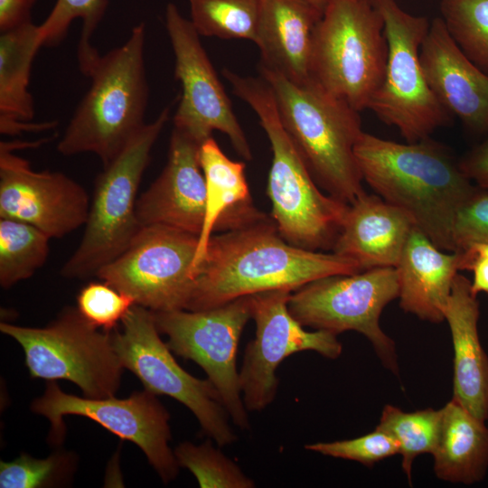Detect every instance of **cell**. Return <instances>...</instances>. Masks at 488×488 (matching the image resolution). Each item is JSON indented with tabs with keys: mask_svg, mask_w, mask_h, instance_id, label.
Segmentation results:
<instances>
[{
	"mask_svg": "<svg viewBox=\"0 0 488 488\" xmlns=\"http://www.w3.org/2000/svg\"><path fill=\"white\" fill-rule=\"evenodd\" d=\"M305 448L323 455L355 461L366 466H371L399 452L398 442L378 429L352 439L308 444Z\"/></svg>",
	"mask_w": 488,
	"mask_h": 488,
	"instance_id": "obj_35",
	"label": "cell"
},
{
	"mask_svg": "<svg viewBox=\"0 0 488 488\" xmlns=\"http://www.w3.org/2000/svg\"><path fill=\"white\" fill-rule=\"evenodd\" d=\"M354 153L363 181L436 247L454 252L455 215L478 186L447 148L430 137L398 143L362 132Z\"/></svg>",
	"mask_w": 488,
	"mask_h": 488,
	"instance_id": "obj_2",
	"label": "cell"
},
{
	"mask_svg": "<svg viewBox=\"0 0 488 488\" xmlns=\"http://www.w3.org/2000/svg\"><path fill=\"white\" fill-rule=\"evenodd\" d=\"M5 141L0 143V218L29 223L48 237L62 238L85 225L86 190L61 172L34 171Z\"/></svg>",
	"mask_w": 488,
	"mask_h": 488,
	"instance_id": "obj_17",
	"label": "cell"
},
{
	"mask_svg": "<svg viewBox=\"0 0 488 488\" xmlns=\"http://www.w3.org/2000/svg\"><path fill=\"white\" fill-rule=\"evenodd\" d=\"M190 21L200 36L256 43L265 0H188Z\"/></svg>",
	"mask_w": 488,
	"mask_h": 488,
	"instance_id": "obj_27",
	"label": "cell"
},
{
	"mask_svg": "<svg viewBox=\"0 0 488 488\" xmlns=\"http://www.w3.org/2000/svg\"><path fill=\"white\" fill-rule=\"evenodd\" d=\"M36 0H0V32L31 22V9Z\"/></svg>",
	"mask_w": 488,
	"mask_h": 488,
	"instance_id": "obj_39",
	"label": "cell"
},
{
	"mask_svg": "<svg viewBox=\"0 0 488 488\" xmlns=\"http://www.w3.org/2000/svg\"><path fill=\"white\" fill-rule=\"evenodd\" d=\"M421 230L412 228L396 267L400 308L438 324L458 268V253H446Z\"/></svg>",
	"mask_w": 488,
	"mask_h": 488,
	"instance_id": "obj_24",
	"label": "cell"
},
{
	"mask_svg": "<svg viewBox=\"0 0 488 488\" xmlns=\"http://www.w3.org/2000/svg\"><path fill=\"white\" fill-rule=\"evenodd\" d=\"M121 324L120 331H111V340L122 366L141 380L145 389L187 407L218 446L235 443L238 436L218 390L208 379H198L178 364L160 337L153 311L136 304Z\"/></svg>",
	"mask_w": 488,
	"mask_h": 488,
	"instance_id": "obj_11",
	"label": "cell"
},
{
	"mask_svg": "<svg viewBox=\"0 0 488 488\" xmlns=\"http://www.w3.org/2000/svg\"><path fill=\"white\" fill-rule=\"evenodd\" d=\"M165 27L174 54V76L182 86L174 127L201 145L218 130L228 136L238 155L251 160L248 139L200 34L173 3L165 9Z\"/></svg>",
	"mask_w": 488,
	"mask_h": 488,
	"instance_id": "obj_15",
	"label": "cell"
},
{
	"mask_svg": "<svg viewBox=\"0 0 488 488\" xmlns=\"http://www.w3.org/2000/svg\"><path fill=\"white\" fill-rule=\"evenodd\" d=\"M480 304L471 281L456 274L444 317L454 349L453 399L481 420H488V355L478 333Z\"/></svg>",
	"mask_w": 488,
	"mask_h": 488,
	"instance_id": "obj_21",
	"label": "cell"
},
{
	"mask_svg": "<svg viewBox=\"0 0 488 488\" xmlns=\"http://www.w3.org/2000/svg\"><path fill=\"white\" fill-rule=\"evenodd\" d=\"M384 21L371 0H329L312 43L310 76L355 110L368 109L385 72Z\"/></svg>",
	"mask_w": 488,
	"mask_h": 488,
	"instance_id": "obj_6",
	"label": "cell"
},
{
	"mask_svg": "<svg viewBox=\"0 0 488 488\" xmlns=\"http://www.w3.org/2000/svg\"><path fill=\"white\" fill-rule=\"evenodd\" d=\"M291 294L288 290H271L251 295L255 338L246 345L239 371L248 411H262L274 401L279 385L276 371L286 358L304 351L333 360L342 354L337 334L324 330L309 332L291 314Z\"/></svg>",
	"mask_w": 488,
	"mask_h": 488,
	"instance_id": "obj_16",
	"label": "cell"
},
{
	"mask_svg": "<svg viewBox=\"0 0 488 488\" xmlns=\"http://www.w3.org/2000/svg\"><path fill=\"white\" fill-rule=\"evenodd\" d=\"M232 92L256 113L272 151L267 183L270 217L290 244L329 250L341 230L349 204L324 193L284 127L274 93L261 78L222 70Z\"/></svg>",
	"mask_w": 488,
	"mask_h": 488,
	"instance_id": "obj_3",
	"label": "cell"
},
{
	"mask_svg": "<svg viewBox=\"0 0 488 488\" xmlns=\"http://www.w3.org/2000/svg\"><path fill=\"white\" fill-rule=\"evenodd\" d=\"M145 25L140 23L124 44L92 61L84 73L90 87L57 145L60 154L92 153L105 167L145 125Z\"/></svg>",
	"mask_w": 488,
	"mask_h": 488,
	"instance_id": "obj_4",
	"label": "cell"
},
{
	"mask_svg": "<svg viewBox=\"0 0 488 488\" xmlns=\"http://www.w3.org/2000/svg\"><path fill=\"white\" fill-rule=\"evenodd\" d=\"M136 305L135 299L108 283L90 282L77 296V309L96 328L113 331Z\"/></svg>",
	"mask_w": 488,
	"mask_h": 488,
	"instance_id": "obj_34",
	"label": "cell"
},
{
	"mask_svg": "<svg viewBox=\"0 0 488 488\" xmlns=\"http://www.w3.org/2000/svg\"><path fill=\"white\" fill-rule=\"evenodd\" d=\"M36 227L16 220H0V285L9 288L32 277L49 255V239Z\"/></svg>",
	"mask_w": 488,
	"mask_h": 488,
	"instance_id": "obj_28",
	"label": "cell"
},
{
	"mask_svg": "<svg viewBox=\"0 0 488 488\" xmlns=\"http://www.w3.org/2000/svg\"><path fill=\"white\" fill-rule=\"evenodd\" d=\"M74 462L69 454L54 453L44 459L23 454L0 464L1 488H39L54 486L68 478Z\"/></svg>",
	"mask_w": 488,
	"mask_h": 488,
	"instance_id": "obj_33",
	"label": "cell"
},
{
	"mask_svg": "<svg viewBox=\"0 0 488 488\" xmlns=\"http://www.w3.org/2000/svg\"><path fill=\"white\" fill-rule=\"evenodd\" d=\"M198 236L164 225L141 227L127 249L96 277L153 312L186 309Z\"/></svg>",
	"mask_w": 488,
	"mask_h": 488,
	"instance_id": "obj_13",
	"label": "cell"
},
{
	"mask_svg": "<svg viewBox=\"0 0 488 488\" xmlns=\"http://www.w3.org/2000/svg\"><path fill=\"white\" fill-rule=\"evenodd\" d=\"M281 122L319 187L352 203L364 189L354 153L362 134L360 112L314 80L298 85L258 65Z\"/></svg>",
	"mask_w": 488,
	"mask_h": 488,
	"instance_id": "obj_5",
	"label": "cell"
},
{
	"mask_svg": "<svg viewBox=\"0 0 488 488\" xmlns=\"http://www.w3.org/2000/svg\"><path fill=\"white\" fill-rule=\"evenodd\" d=\"M153 313L171 351L197 363L218 390L232 423L241 430L249 429L237 354L244 327L251 319V295L205 310Z\"/></svg>",
	"mask_w": 488,
	"mask_h": 488,
	"instance_id": "obj_12",
	"label": "cell"
},
{
	"mask_svg": "<svg viewBox=\"0 0 488 488\" xmlns=\"http://www.w3.org/2000/svg\"><path fill=\"white\" fill-rule=\"evenodd\" d=\"M441 409L425 408L405 412L392 405L384 406L375 429L392 436L399 446L401 467L412 484V465L422 454L433 453L438 438Z\"/></svg>",
	"mask_w": 488,
	"mask_h": 488,
	"instance_id": "obj_29",
	"label": "cell"
},
{
	"mask_svg": "<svg viewBox=\"0 0 488 488\" xmlns=\"http://www.w3.org/2000/svg\"><path fill=\"white\" fill-rule=\"evenodd\" d=\"M465 175L478 187L488 190V136L459 160Z\"/></svg>",
	"mask_w": 488,
	"mask_h": 488,
	"instance_id": "obj_38",
	"label": "cell"
},
{
	"mask_svg": "<svg viewBox=\"0 0 488 488\" xmlns=\"http://www.w3.org/2000/svg\"><path fill=\"white\" fill-rule=\"evenodd\" d=\"M454 252L488 243V190L478 187L459 208L453 224Z\"/></svg>",
	"mask_w": 488,
	"mask_h": 488,
	"instance_id": "obj_36",
	"label": "cell"
},
{
	"mask_svg": "<svg viewBox=\"0 0 488 488\" xmlns=\"http://www.w3.org/2000/svg\"><path fill=\"white\" fill-rule=\"evenodd\" d=\"M360 271L348 258L290 244L267 216L211 236L185 310H205L265 291L294 292L324 277Z\"/></svg>",
	"mask_w": 488,
	"mask_h": 488,
	"instance_id": "obj_1",
	"label": "cell"
},
{
	"mask_svg": "<svg viewBox=\"0 0 488 488\" xmlns=\"http://www.w3.org/2000/svg\"><path fill=\"white\" fill-rule=\"evenodd\" d=\"M371 2L384 21L388 56L382 82L368 109L395 127L406 142L428 138L453 118L430 89L420 61L430 22L408 13L397 0Z\"/></svg>",
	"mask_w": 488,
	"mask_h": 488,
	"instance_id": "obj_8",
	"label": "cell"
},
{
	"mask_svg": "<svg viewBox=\"0 0 488 488\" xmlns=\"http://www.w3.org/2000/svg\"><path fill=\"white\" fill-rule=\"evenodd\" d=\"M420 61L427 83L443 108L469 131L488 134V73L463 53L441 17L430 22Z\"/></svg>",
	"mask_w": 488,
	"mask_h": 488,
	"instance_id": "obj_19",
	"label": "cell"
},
{
	"mask_svg": "<svg viewBox=\"0 0 488 488\" xmlns=\"http://www.w3.org/2000/svg\"><path fill=\"white\" fill-rule=\"evenodd\" d=\"M0 331L22 346L33 378L70 380L91 399L114 396L120 386L124 367L111 332L91 325L77 308L67 307L43 328L2 322Z\"/></svg>",
	"mask_w": 488,
	"mask_h": 488,
	"instance_id": "obj_9",
	"label": "cell"
},
{
	"mask_svg": "<svg viewBox=\"0 0 488 488\" xmlns=\"http://www.w3.org/2000/svg\"><path fill=\"white\" fill-rule=\"evenodd\" d=\"M312 5H314L315 7H317L319 10L324 12V9L325 8L327 3L329 0H307Z\"/></svg>",
	"mask_w": 488,
	"mask_h": 488,
	"instance_id": "obj_40",
	"label": "cell"
},
{
	"mask_svg": "<svg viewBox=\"0 0 488 488\" xmlns=\"http://www.w3.org/2000/svg\"><path fill=\"white\" fill-rule=\"evenodd\" d=\"M32 410L51 422L53 444L63 439L64 416H82L136 444L164 483L178 475L180 465L169 446L170 415L156 395L146 389L126 399H91L67 394L55 382H49L43 395L33 402Z\"/></svg>",
	"mask_w": 488,
	"mask_h": 488,
	"instance_id": "obj_14",
	"label": "cell"
},
{
	"mask_svg": "<svg viewBox=\"0 0 488 488\" xmlns=\"http://www.w3.org/2000/svg\"><path fill=\"white\" fill-rule=\"evenodd\" d=\"M440 409V429L432 453L436 476L465 485L481 482L488 470L485 421L474 416L453 398Z\"/></svg>",
	"mask_w": 488,
	"mask_h": 488,
	"instance_id": "obj_26",
	"label": "cell"
},
{
	"mask_svg": "<svg viewBox=\"0 0 488 488\" xmlns=\"http://www.w3.org/2000/svg\"><path fill=\"white\" fill-rule=\"evenodd\" d=\"M440 13L458 48L488 73V0H441Z\"/></svg>",
	"mask_w": 488,
	"mask_h": 488,
	"instance_id": "obj_30",
	"label": "cell"
},
{
	"mask_svg": "<svg viewBox=\"0 0 488 488\" xmlns=\"http://www.w3.org/2000/svg\"><path fill=\"white\" fill-rule=\"evenodd\" d=\"M200 147L188 135L173 128L164 168L137 198L136 217L141 227L164 225L199 237L206 207Z\"/></svg>",
	"mask_w": 488,
	"mask_h": 488,
	"instance_id": "obj_18",
	"label": "cell"
},
{
	"mask_svg": "<svg viewBox=\"0 0 488 488\" xmlns=\"http://www.w3.org/2000/svg\"><path fill=\"white\" fill-rule=\"evenodd\" d=\"M414 226L404 211L364 191L349 204L332 252L354 260L361 270L396 267Z\"/></svg>",
	"mask_w": 488,
	"mask_h": 488,
	"instance_id": "obj_20",
	"label": "cell"
},
{
	"mask_svg": "<svg viewBox=\"0 0 488 488\" xmlns=\"http://www.w3.org/2000/svg\"><path fill=\"white\" fill-rule=\"evenodd\" d=\"M322 14L307 0H265L255 43L258 65L295 84L309 82L313 35Z\"/></svg>",
	"mask_w": 488,
	"mask_h": 488,
	"instance_id": "obj_23",
	"label": "cell"
},
{
	"mask_svg": "<svg viewBox=\"0 0 488 488\" xmlns=\"http://www.w3.org/2000/svg\"><path fill=\"white\" fill-rule=\"evenodd\" d=\"M180 466L187 468L202 488H254L256 483L210 439L201 445L183 442L174 449Z\"/></svg>",
	"mask_w": 488,
	"mask_h": 488,
	"instance_id": "obj_32",
	"label": "cell"
},
{
	"mask_svg": "<svg viewBox=\"0 0 488 488\" xmlns=\"http://www.w3.org/2000/svg\"><path fill=\"white\" fill-rule=\"evenodd\" d=\"M170 113L167 106L154 121L145 123L98 175L84 233L63 264L62 277L96 276L127 249L141 229L136 217L137 191Z\"/></svg>",
	"mask_w": 488,
	"mask_h": 488,
	"instance_id": "obj_7",
	"label": "cell"
},
{
	"mask_svg": "<svg viewBox=\"0 0 488 488\" xmlns=\"http://www.w3.org/2000/svg\"><path fill=\"white\" fill-rule=\"evenodd\" d=\"M398 297L396 267H374L315 279L292 292L288 309L304 327L363 334L384 367L399 377L395 343L380 325L383 309Z\"/></svg>",
	"mask_w": 488,
	"mask_h": 488,
	"instance_id": "obj_10",
	"label": "cell"
},
{
	"mask_svg": "<svg viewBox=\"0 0 488 488\" xmlns=\"http://www.w3.org/2000/svg\"><path fill=\"white\" fill-rule=\"evenodd\" d=\"M458 253L459 270L473 271L471 287L474 294L488 295V250L484 244H474Z\"/></svg>",
	"mask_w": 488,
	"mask_h": 488,
	"instance_id": "obj_37",
	"label": "cell"
},
{
	"mask_svg": "<svg viewBox=\"0 0 488 488\" xmlns=\"http://www.w3.org/2000/svg\"><path fill=\"white\" fill-rule=\"evenodd\" d=\"M199 157L206 183V207L193 276L214 232L239 229L267 217L252 202L244 162L230 159L212 136L201 145Z\"/></svg>",
	"mask_w": 488,
	"mask_h": 488,
	"instance_id": "obj_22",
	"label": "cell"
},
{
	"mask_svg": "<svg viewBox=\"0 0 488 488\" xmlns=\"http://www.w3.org/2000/svg\"><path fill=\"white\" fill-rule=\"evenodd\" d=\"M107 0H57L50 14L39 25L42 46L60 43L67 35L71 23L82 21L81 37L78 48V60L81 71L99 55L91 45V36L102 18Z\"/></svg>",
	"mask_w": 488,
	"mask_h": 488,
	"instance_id": "obj_31",
	"label": "cell"
},
{
	"mask_svg": "<svg viewBox=\"0 0 488 488\" xmlns=\"http://www.w3.org/2000/svg\"><path fill=\"white\" fill-rule=\"evenodd\" d=\"M42 46L39 25L32 21L0 35V133L16 136L56 127V121L34 123V103L29 92L33 59Z\"/></svg>",
	"mask_w": 488,
	"mask_h": 488,
	"instance_id": "obj_25",
	"label": "cell"
}]
</instances>
